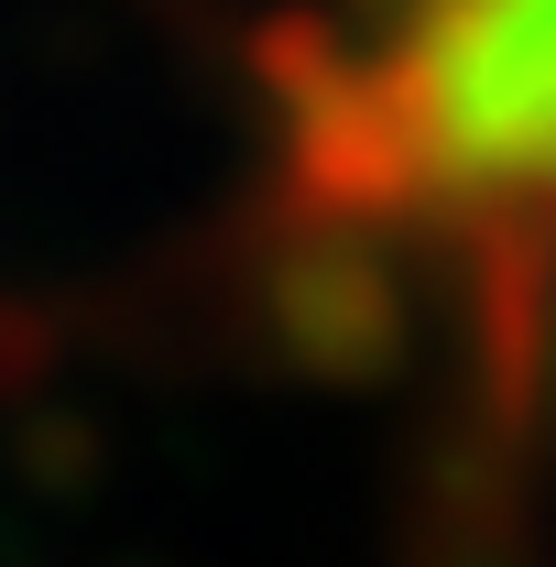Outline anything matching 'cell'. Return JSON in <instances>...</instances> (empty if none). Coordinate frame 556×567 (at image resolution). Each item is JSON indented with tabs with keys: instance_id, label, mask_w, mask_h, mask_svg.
Returning <instances> with one entry per match:
<instances>
[{
	"instance_id": "cell-1",
	"label": "cell",
	"mask_w": 556,
	"mask_h": 567,
	"mask_svg": "<svg viewBox=\"0 0 556 567\" xmlns=\"http://www.w3.org/2000/svg\"><path fill=\"white\" fill-rule=\"evenodd\" d=\"M284 197L524 328L556 262V0H306L274 33Z\"/></svg>"
},
{
	"instance_id": "cell-2",
	"label": "cell",
	"mask_w": 556,
	"mask_h": 567,
	"mask_svg": "<svg viewBox=\"0 0 556 567\" xmlns=\"http://www.w3.org/2000/svg\"><path fill=\"white\" fill-rule=\"evenodd\" d=\"M535 339H546V360H556V262H546V295H535Z\"/></svg>"
}]
</instances>
